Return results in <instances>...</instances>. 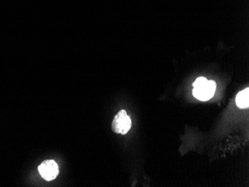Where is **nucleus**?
<instances>
[{
    "mask_svg": "<svg viewBox=\"0 0 249 187\" xmlns=\"http://www.w3.org/2000/svg\"><path fill=\"white\" fill-rule=\"evenodd\" d=\"M193 94L200 101H208L213 96L216 85L213 81H208L204 77H199L194 83Z\"/></svg>",
    "mask_w": 249,
    "mask_h": 187,
    "instance_id": "nucleus-1",
    "label": "nucleus"
},
{
    "mask_svg": "<svg viewBox=\"0 0 249 187\" xmlns=\"http://www.w3.org/2000/svg\"><path fill=\"white\" fill-rule=\"evenodd\" d=\"M131 127V118L127 115L126 111H120L112 122V129L117 134L125 135Z\"/></svg>",
    "mask_w": 249,
    "mask_h": 187,
    "instance_id": "nucleus-2",
    "label": "nucleus"
},
{
    "mask_svg": "<svg viewBox=\"0 0 249 187\" xmlns=\"http://www.w3.org/2000/svg\"><path fill=\"white\" fill-rule=\"evenodd\" d=\"M39 173L47 181H53L58 176L59 169L56 162L54 160H46L43 161L38 167Z\"/></svg>",
    "mask_w": 249,
    "mask_h": 187,
    "instance_id": "nucleus-3",
    "label": "nucleus"
},
{
    "mask_svg": "<svg viewBox=\"0 0 249 187\" xmlns=\"http://www.w3.org/2000/svg\"><path fill=\"white\" fill-rule=\"evenodd\" d=\"M236 105L240 108H247L249 106V89L242 90L236 97Z\"/></svg>",
    "mask_w": 249,
    "mask_h": 187,
    "instance_id": "nucleus-4",
    "label": "nucleus"
}]
</instances>
